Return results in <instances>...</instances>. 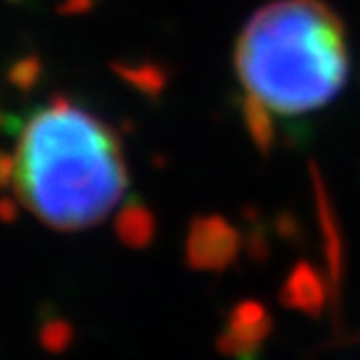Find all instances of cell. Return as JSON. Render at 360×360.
I'll use <instances>...</instances> for the list:
<instances>
[{
	"label": "cell",
	"instance_id": "cell-8",
	"mask_svg": "<svg viewBox=\"0 0 360 360\" xmlns=\"http://www.w3.org/2000/svg\"><path fill=\"white\" fill-rule=\"evenodd\" d=\"M38 78H40L38 58H20V60L13 63L11 70H8V80L20 90H30Z\"/></svg>",
	"mask_w": 360,
	"mask_h": 360
},
{
	"label": "cell",
	"instance_id": "cell-5",
	"mask_svg": "<svg viewBox=\"0 0 360 360\" xmlns=\"http://www.w3.org/2000/svg\"><path fill=\"white\" fill-rule=\"evenodd\" d=\"M281 300L288 308H295L310 318H318L323 313V305H326V290H323L318 273L305 263L298 265L292 270V276L288 278L285 288L281 290Z\"/></svg>",
	"mask_w": 360,
	"mask_h": 360
},
{
	"label": "cell",
	"instance_id": "cell-1",
	"mask_svg": "<svg viewBox=\"0 0 360 360\" xmlns=\"http://www.w3.org/2000/svg\"><path fill=\"white\" fill-rule=\"evenodd\" d=\"M18 198L56 231L105 220L128 191L115 130L68 98H53L22 125L15 150Z\"/></svg>",
	"mask_w": 360,
	"mask_h": 360
},
{
	"label": "cell",
	"instance_id": "cell-11",
	"mask_svg": "<svg viewBox=\"0 0 360 360\" xmlns=\"http://www.w3.org/2000/svg\"><path fill=\"white\" fill-rule=\"evenodd\" d=\"M0 125H3V112H0Z\"/></svg>",
	"mask_w": 360,
	"mask_h": 360
},
{
	"label": "cell",
	"instance_id": "cell-3",
	"mask_svg": "<svg viewBox=\"0 0 360 360\" xmlns=\"http://www.w3.org/2000/svg\"><path fill=\"white\" fill-rule=\"evenodd\" d=\"M270 330L273 321L268 310L253 300H243L228 315L225 330L218 335V350L233 360H258Z\"/></svg>",
	"mask_w": 360,
	"mask_h": 360
},
{
	"label": "cell",
	"instance_id": "cell-6",
	"mask_svg": "<svg viewBox=\"0 0 360 360\" xmlns=\"http://www.w3.org/2000/svg\"><path fill=\"white\" fill-rule=\"evenodd\" d=\"M75 338L73 326L65 321V318H48V321L40 326L38 340L48 353H65L70 348Z\"/></svg>",
	"mask_w": 360,
	"mask_h": 360
},
{
	"label": "cell",
	"instance_id": "cell-4",
	"mask_svg": "<svg viewBox=\"0 0 360 360\" xmlns=\"http://www.w3.org/2000/svg\"><path fill=\"white\" fill-rule=\"evenodd\" d=\"M238 253V236L223 220H200L188 240V263L198 270H223Z\"/></svg>",
	"mask_w": 360,
	"mask_h": 360
},
{
	"label": "cell",
	"instance_id": "cell-7",
	"mask_svg": "<svg viewBox=\"0 0 360 360\" xmlns=\"http://www.w3.org/2000/svg\"><path fill=\"white\" fill-rule=\"evenodd\" d=\"M118 233L128 245H143L150 238V220H141L138 210H125L123 220L118 223Z\"/></svg>",
	"mask_w": 360,
	"mask_h": 360
},
{
	"label": "cell",
	"instance_id": "cell-10",
	"mask_svg": "<svg viewBox=\"0 0 360 360\" xmlns=\"http://www.w3.org/2000/svg\"><path fill=\"white\" fill-rule=\"evenodd\" d=\"M18 218V205L11 198H0V220L3 223H13Z\"/></svg>",
	"mask_w": 360,
	"mask_h": 360
},
{
	"label": "cell",
	"instance_id": "cell-9",
	"mask_svg": "<svg viewBox=\"0 0 360 360\" xmlns=\"http://www.w3.org/2000/svg\"><path fill=\"white\" fill-rule=\"evenodd\" d=\"M15 180V155L0 150V188L13 186Z\"/></svg>",
	"mask_w": 360,
	"mask_h": 360
},
{
	"label": "cell",
	"instance_id": "cell-2",
	"mask_svg": "<svg viewBox=\"0 0 360 360\" xmlns=\"http://www.w3.org/2000/svg\"><path fill=\"white\" fill-rule=\"evenodd\" d=\"M248 101L285 118L321 110L350 70L343 20L326 0H276L260 8L236 45Z\"/></svg>",
	"mask_w": 360,
	"mask_h": 360
}]
</instances>
